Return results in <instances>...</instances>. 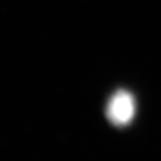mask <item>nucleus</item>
Segmentation results:
<instances>
[{
    "mask_svg": "<svg viewBox=\"0 0 161 161\" xmlns=\"http://www.w3.org/2000/svg\"><path fill=\"white\" fill-rule=\"evenodd\" d=\"M136 114L135 98L130 92L117 91L110 98L106 106V117L116 127H124L134 119Z\"/></svg>",
    "mask_w": 161,
    "mask_h": 161,
    "instance_id": "nucleus-1",
    "label": "nucleus"
}]
</instances>
